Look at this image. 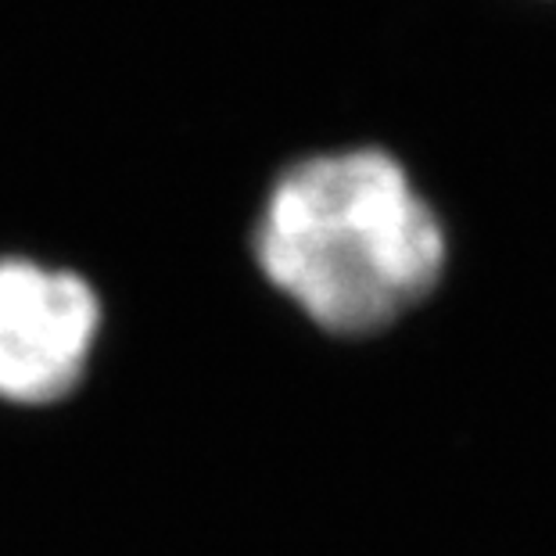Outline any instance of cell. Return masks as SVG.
Listing matches in <instances>:
<instances>
[{
	"label": "cell",
	"instance_id": "cell-2",
	"mask_svg": "<svg viewBox=\"0 0 556 556\" xmlns=\"http://www.w3.org/2000/svg\"><path fill=\"white\" fill-rule=\"evenodd\" d=\"M101 302L87 280L29 258H0V399H65L87 370Z\"/></svg>",
	"mask_w": 556,
	"mask_h": 556
},
{
	"label": "cell",
	"instance_id": "cell-1",
	"mask_svg": "<svg viewBox=\"0 0 556 556\" xmlns=\"http://www.w3.org/2000/svg\"><path fill=\"white\" fill-rule=\"evenodd\" d=\"M445 230L402 162L377 148L327 151L277 176L255 258L277 291L330 334H374L442 280Z\"/></svg>",
	"mask_w": 556,
	"mask_h": 556
}]
</instances>
